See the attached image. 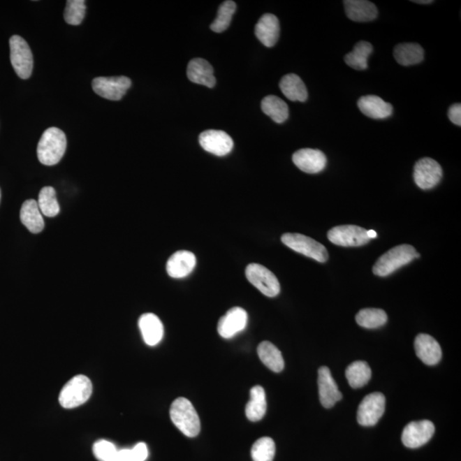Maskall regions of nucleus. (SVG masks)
I'll return each instance as SVG.
<instances>
[{
  "label": "nucleus",
  "instance_id": "obj_1",
  "mask_svg": "<svg viewBox=\"0 0 461 461\" xmlns=\"http://www.w3.org/2000/svg\"><path fill=\"white\" fill-rule=\"evenodd\" d=\"M67 138L59 129H46L37 146L38 161L45 166H53L59 163L66 152Z\"/></svg>",
  "mask_w": 461,
  "mask_h": 461
},
{
  "label": "nucleus",
  "instance_id": "obj_2",
  "mask_svg": "<svg viewBox=\"0 0 461 461\" xmlns=\"http://www.w3.org/2000/svg\"><path fill=\"white\" fill-rule=\"evenodd\" d=\"M170 417L173 423L188 437H197L201 430L197 411L189 400L184 397L176 399L172 403Z\"/></svg>",
  "mask_w": 461,
  "mask_h": 461
},
{
  "label": "nucleus",
  "instance_id": "obj_3",
  "mask_svg": "<svg viewBox=\"0 0 461 461\" xmlns=\"http://www.w3.org/2000/svg\"><path fill=\"white\" fill-rule=\"evenodd\" d=\"M418 257L420 254L416 252V249L413 246L409 244L395 246L380 256V258L376 261L372 271L376 276L386 277Z\"/></svg>",
  "mask_w": 461,
  "mask_h": 461
},
{
  "label": "nucleus",
  "instance_id": "obj_4",
  "mask_svg": "<svg viewBox=\"0 0 461 461\" xmlns=\"http://www.w3.org/2000/svg\"><path fill=\"white\" fill-rule=\"evenodd\" d=\"M92 392L91 380L86 376L76 375L61 389L59 395L60 404L64 409H75L87 402Z\"/></svg>",
  "mask_w": 461,
  "mask_h": 461
},
{
  "label": "nucleus",
  "instance_id": "obj_5",
  "mask_svg": "<svg viewBox=\"0 0 461 461\" xmlns=\"http://www.w3.org/2000/svg\"><path fill=\"white\" fill-rule=\"evenodd\" d=\"M282 243L295 252L310 257L319 263H325L329 258L328 249L313 238L299 233H286L281 237Z\"/></svg>",
  "mask_w": 461,
  "mask_h": 461
},
{
  "label": "nucleus",
  "instance_id": "obj_6",
  "mask_svg": "<svg viewBox=\"0 0 461 461\" xmlns=\"http://www.w3.org/2000/svg\"><path fill=\"white\" fill-rule=\"evenodd\" d=\"M10 61L15 72L21 79H29L34 67L33 54L24 38L13 36L10 38Z\"/></svg>",
  "mask_w": 461,
  "mask_h": 461
},
{
  "label": "nucleus",
  "instance_id": "obj_7",
  "mask_svg": "<svg viewBox=\"0 0 461 461\" xmlns=\"http://www.w3.org/2000/svg\"><path fill=\"white\" fill-rule=\"evenodd\" d=\"M249 282L268 298H275L280 292L277 277L267 268L257 263L249 264L245 270Z\"/></svg>",
  "mask_w": 461,
  "mask_h": 461
},
{
  "label": "nucleus",
  "instance_id": "obj_8",
  "mask_svg": "<svg viewBox=\"0 0 461 461\" xmlns=\"http://www.w3.org/2000/svg\"><path fill=\"white\" fill-rule=\"evenodd\" d=\"M92 85V89L100 97L118 101L126 94L132 82L126 76L97 77Z\"/></svg>",
  "mask_w": 461,
  "mask_h": 461
},
{
  "label": "nucleus",
  "instance_id": "obj_9",
  "mask_svg": "<svg viewBox=\"0 0 461 461\" xmlns=\"http://www.w3.org/2000/svg\"><path fill=\"white\" fill-rule=\"evenodd\" d=\"M441 178H443V169L437 161L425 157L415 163L414 182L420 189H432L440 183Z\"/></svg>",
  "mask_w": 461,
  "mask_h": 461
},
{
  "label": "nucleus",
  "instance_id": "obj_10",
  "mask_svg": "<svg viewBox=\"0 0 461 461\" xmlns=\"http://www.w3.org/2000/svg\"><path fill=\"white\" fill-rule=\"evenodd\" d=\"M386 410V397L375 392L363 400L357 411V420L363 426H374L383 416Z\"/></svg>",
  "mask_w": 461,
  "mask_h": 461
},
{
  "label": "nucleus",
  "instance_id": "obj_11",
  "mask_svg": "<svg viewBox=\"0 0 461 461\" xmlns=\"http://www.w3.org/2000/svg\"><path fill=\"white\" fill-rule=\"evenodd\" d=\"M328 236L332 244L344 247L364 245L371 240L367 230L353 225L335 226L329 230Z\"/></svg>",
  "mask_w": 461,
  "mask_h": 461
},
{
  "label": "nucleus",
  "instance_id": "obj_12",
  "mask_svg": "<svg viewBox=\"0 0 461 461\" xmlns=\"http://www.w3.org/2000/svg\"><path fill=\"white\" fill-rule=\"evenodd\" d=\"M435 433V425L430 420L414 421L403 430L402 441L407 448H417L427 444Z\"/></svg>",
  "mask_w": 461,
  "mask_h": 461
},
{
  "label": "nucleus",
  "instance_id": "obj_13",
  "mask_svg": "<svg viewBox=\"0 0 461 461\" xmlns=\"http://www.w3.org/2000/svg\"><path fill=\"white\" fill-rule=\"evenodd\" d=\"M199 144L207 152L218 156L233 151V141L228 133L220 130H207L200 134Z\"/></svg>",
  "mask_w": 461,
  "mask_h": 461
},
{
  "label": "nucleus",
  "instance_id": "obj_14",
  "mask_svg": "<svg viewBox=\"0 0 461 461\" xmlns=\"http://www.w3.org/2000/svg\"><path fill=\"white\" fill-rule=\"evenodd\" d=\"M292 161L300 170L307 174H318L324 170L328 159L324 153L316 149H301L292 156Z\"/></svg>",
  "mask_w": 461,
  "mask_h": 461
},
{
  "label": "nucleus",
  "instance_id": "obj_15",
  "mask_svg": "<svg viewBox=\"0 0 461 461\" xmlns=\"http://www.w3.org/2000/svg\"><path fill=\"white\" fill-rule=\"evenodd\" d=\"M248 314L242 307H233L218 322L217 330L220 336L229 339L244 330L247 325Z\"/></svg>",
  "mask_w": 461,
  "mask_h": 461
},
{
  "label": "nucleus",
  "instance_id": "obj_16",
  "mask_svg": "<svg viewBox=\"0 0 461 461\" xmlns=\"http://www.w3.org/2000/svg\"><path fill=\"white\" fill-rule=\"evenodd\" d=\"M318 386L321 402L325 409H330L343 397L328 367L319 369Z\"/></svg>",
  "mask_w": 461,
  "mask_h": 461
},
{
  "label": "nucleus",
  "instance_id": "obj_17",
  "mask_svg": "<svg viewBox=\"0 0 461 461\" xmlns=\"http://www.w3.org/2000/svg\"><path fill=\"white\" fill-rule=\"evenodd\" d=\"M414 349L418 358L428 366H434L441 359L440 344L428 334L421 333L415 338Z\"/></svg>",
  "mask_w": 461,
  "mask_h": 461
},
{
  "label": "nucleus",
  "instance_id": "obj_18",
  "mask_svg": "<svg viewBox=\"0 0 461 461\" xmlns=\"http://www.w3.org/2000/svg\"><path fill=\"white\" fill-rule=\"evenodd\" d=\"M197 264L193 253L179 251L169 257L167 263L168 275L172 278L182 279L191 274Z\"/></svg>",
  "mask_w": 461,
  "mask_h": 461
},
{
  "label": "nucleus",
  "instance_id": "obj_19",
  "mask_svg": "<svg viewBox=\"0 0 461 461\" xmlns=\"http://www.w3.org/2000/svg\"><path fill=\"white\" fill-rule=\"evenodd\" d=\"M359 109L367 117L375 120L389 118L393 113V107L375 95H367L358 100Z\"/></svg>",
  "mask_w": 461,
  "mask_h": 461
},
{
  "label": "nucleus",
  "instance_id": "obj_20",
  "mask_svg": "<svg viewBox=\"0 0 461 461\" xmlns=\"http://www.w3.org/2000/svg\"><path fill=\"white\" fill-rule=\"evenodd\" d=\"M279 19L272 14H265L256 25L255 33L258 40L267 47H272L279 37Z\"/></svg>",
  "mask_w": 461,
  "mask_h": 461
},
{
  "label": "nucleus",
  "instance_id": "obj_21",
  "mask_svg": "<svg viewBox=\"0 0 461 461\" xmlns=\"http://www.w3.org/2000/svg\"><path fill=\"white\" fill-rule=\"evenodd\" d=\"M187 77L191 82L212 88L217 84L214 75V68L209 61L203 59L190 61L187 67Z\"/></svg>",
  "mask_w": 461,
  "mask_h": 461
},
{
  "label": "nucleus",
  "instance_id": "obj_22",
  "mask_svg": "<svg viewBox=\"0 0 461 461\" xmlns=\"http://www.w3.org/2000/svg\"><path fill=\"white\" fill-rule=\"evenodd\" d=\"M344 3L346 15L353 22H371L378 17L374 3L367 0H345Z\"/></svg>",
  "mask_w": 461,
  "mask_h": 461
},
{
  "label": "nucleus",
  "instance_id": "obj_23",
  "mask_svg": "<svg viewBox=\"0 0 461 461\" xmlns=\"http://www.w3.org/2000/svg\"><path fill=\"white\" fill-rule=\"evenodd\" d=\"M142 337L149 346L159 344L163 337V325L156 314L148 313L142 315L138 321Z\"/></svg>",
  "mask_w": 461,
  "mask_h": 461
},
{
  "label": "nucleus",
  "instance_id": "obj_24",
  "mask_svg": "<svg viewBox=\"0 0 461 461\" xmlns=\"http://www.w3.org/2000/svg\"><path fill=\"white\" fill-rule=\"evenodd\" d=\"M21 221L32 233H41L44 229L43 217L36 200H27L22 203L20 212Z\"/></svg>",
  "mask_w": 461,
  "mask_h": 461
},
{
  "label": "nucleus",
  "instance_id": "obj_25",
  "mask_svg": "<svg viewBox=\"0 0 461 461\" xmlns=\"http://www.w3.org/2000/svg\"><path fill=\"white\" fill-rule=\"evenodd\" d=\"M280 90L291 101L305 102L307 90L305 82L295 74L284 75L279 82Z\"/></svg>",
  "mask_w": 461,
  "mask_h": 461
},
{
  "label": "nucleus",
  "instance_id": "obj_26",
  "mask_svg": "<svg viewBox=\"0 0 461 461\" xmlns=\"http://www.w3.org/2000/svg\"><path fill=\"white\" fill-rule=\"evenodd\" d=\"M267 412L266 393L263 387L254 386L251 390V399L246 405L245 414L248 420L252 422L260 421Z\"/></svg>",
  "mask_w": 461,
  "mask_h": 461
},
{
  "label": "nucleus",
  "instance_id": "obj_27",
  "mask_svg": "<svg viewBox=\"0 0 461 461\" xmlns=\"http://www.w3.org/2000/svg\"><path fill=\"white\" fill-rule=\"evenodd\" d=\"M424 49L418 44H399L394 49L395 61L402 66L420 64L424 60Z\"/></svg>",
  "mask_w": 461,
  "mask_h": 461
},
{
  "label": "nucleus",
  "instance_id": "obj_28",
  "mask_svg": "<svg viewBox=\"0 0 461 461\" xmlns=\"http://www.w3.org/2000/svg\"><path fill=\"white\" fill-rule=\"evenodd\" d=\"M259 358L272 372H280L284 367L282 353L275 345L268 341L261 343L257 348Z\"/></svg>",
  "mask_w": 461,
  "mask_h": 461
},
{
  "label": "nucleus",
  "instance_id": "obj_29",
  "mask_svg": "<svg viewBox=\"0 0 461 461\" xmlns=\"http://www.w3.org/2000/svg\"><path fill=\"white\" fill-rule=\"evenodd\" d=\"M92 451L98 461H129L128 448L119 451L114 444L107 440L96 441Z\"/></svg>",
  "mask_w": 461,
  "mask_h": 461
},
{
  "label": "nucleus",
  "instance_id": "obj_30",
  "mask_svg": "<svg viewBox=\"0 0 461 461\" xmlns=\"http://www.w3.org/2000/svg\"><path fill=\"white\" fill-rule=\"evenodd\" d=\"M372 51V44L360 41L353 46V51L344 57L345 63L356 71H366L368 68L367 59Z\"/></svg>",
  "mask_w": 461,
  "mask_h": 461
},
{
  "label": "nucleus",
  "instance_id": "obj_31",
  "mask_svg": "<svg viewBox=\"0 0 461 461\" xmlns=\"http://www.w3.org/2000/svg\"><path fill=\"white\" fill-rule=\"evenodd\" d=\"M261 110L276 123H283L289 117V108L281 98L267 96L261 101Z\"/></svg>",
  "mask_w": 461,
  "mask_h": 461
},
{
  "label": "nucleus",
  "instance_id": "obj_32",
  "mask_svg": "<svg viewBox=\"0 0 461 461\" xmlns=\"http://www.w3.org/2000/svg\"><path fill=\"white\" fill-rule=\"evenodd\" d=\"M346 378L353 389L363 387L370 381L372 371L366 361L357 360L346 369Z\"/></svg>",
  "mask_w": 461,
  "mask_h": 461
},
{
  "label": "nucleus",
  "instance_id": "obj_33",
  "mask_svg": "<svg viewBox=\"0 0 461 461\" xmlns=\"http://www.w3.org/2000/svg\"><path fill=\"white\" fill-rule=\"evenodd\" d=\"M38 205L42 214L47 217H55L60 212L56 191L53 187L42 188L38 195Z\"/></svg>",
  "mask_w": 461,
  "mask_h": 461
},
{
  "label": "nucleus",
  "instance_id": "obj_34",
  "mask_svg": "<svg viewBox=\"0 0 461 461\" xmlns=\"http://www.w3.org/2000/svg\"><path fill=\"white\" fill-rule=\"evenodd\" d=\"M356 320L361 328L375 329L386 324L388 317L382 309H364L357 314Z\"/></svg>",
  "mask_w": 461,
  "mask_h": 461
},
{
  "label": "nucleus",
  "instance_id": "obj_35",
  "mask_svg": "<svg viewBox=\"0 0 461 461\" xmlns=\"http://www.w3.org/2000/svg\"><path fill=\"white\" fill-rule=\"evenodd\" d=\"M236 8L235 2L230 0L223 2L219 7L217 17L211 23V30L215 33H222L228 29Z\"/></svg>",
  "mask_w": 461,
  "mask_h": 461
},
{
  "label": "nucleus",
  "instance_id": "obj_36",
  "mask_svg": "<svg viewBox=\"0 0 461 461\" xmlns=\"http://www.w3.org/2000/svg\"><path fill=\"white\" fill-rule=\"evenodd\" d=\"M275 441L270 437H264L257 440L251 448L254 461H272L275 455Z\"/></svg>",
  "mask_w": 461,
  "mask_h": 461
},
{
  "label": "nucleus",
  "instance_id": "obj_37",
  "mask_svg": "<svg viewBox=\"0 0 461 461\" xmlns=\"http://www.w3.org/2000/svg\"><path fill=\"white\" fill-rule=\"evenodd\" d=\"M86 14L84 0H68L64 10V20L71 25H80Z\"/></svg>",
  "mask_w": 461,
  "mask_h": 461
},
{
  "label": "nucleus",
  "instance_id": "obj_38",
  "mask_svg": "<svg viewBox=\"0 0 461 461\" xmlns=\"http://www.w3.org/2000/svg\"><path fill=\"white\" fill-rule=\"evenodd\" d=\"M148 455V448L145 443H138L133 448H128L129 461H145Z\"/></svg>",
  "mask_w": 461,
  "mask_h": 461
},
{
  "label": "nucleus",
  "instance_id": "obj_39",
  "mask_svg": "<svg viewBox=\"0 0 461 461\" xmlns=\"http://www.w3.org/2000/svg\"><path fill=\"white\" fill-rule=\"evenodd\" d=\"M448 118L453 124L460 126H461V105L460 103H455L452 105L448 110Z\"/></svg>",
  "mask_w": 461,
  "mask_h": 461
},
{
  "label": "nucleus",
  "instance_id": "obj_40",
  "mask_svg": "<svg viewBox=\"0 0 461 461\" xmlns=\"http://www.w3.org/2000/svg\"><path fill=\"white\" fill-rule=\"evenodd\" d=\"M367 236L369 238H375L376 236H378V234L375 232L374 230H367Z\"/></svg>",
  "mask_w": 461,
  "mask_h": 461
},
{
  "label": "nucleus",
  "instance_id": "obj_41",
  "mask_svg": "<svg viewBox=\"0 0 461 461\" xmlns=\"http://www.w3.org/2000/svg\"><path fill=\"white\" fill-rule=\"evenodd\" d=\"M412 2L416 3H420V5H428V3H433L432 0H422V1H420V0H416V1H412Z\"/></svg>",
  "mask_w": 461,
  "mask_h": 461
},
{
  "label": "nucleus",
  "instance_id": "obj_42",
  "mask_svg": "<svg viewBox=\"0 0 461 461\" xmlns=\"http://www.w3.org/2000/svg\"><path fill=\"white\" fill-rule=\"evenodd\" d=\"M0 200H1V190H0Z\"/></svg>",
  "mask_w": 461,
  "mask_h": 461
}]
</instances>
